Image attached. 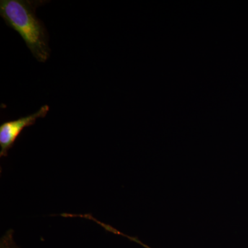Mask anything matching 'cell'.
<instances>
[{"instance_id": "1", "label": "cell", "mask_w": 248, "mask_h": 248, "mask_svg": "<svg viewBox=\"0 0 248 248\" xmlns=\"http://www.w3.org/2000/svg\"><path fill=\"white\" fill-rule=\"evenodd\" d=\"M42 0H1L0 16L8 27L22 37L37 61L45 63L50 57L49 37L45 24L36 15Z\"/></svg>"}, {"instance_id": "2", "label": "cell", "mask_w": 248, "mask_h": 248, "mask_svg": "<svg viewBox=\"0 0 248 248\" xmlns=\"http://www.w3.org/2000/svg\"><path fill=\"white\" fill-rule=\"evenodd\" d=\"M49 110V106L45 105L32 115L20 117L16 120L8 121L1 124L0 125V156L4 157L7 156L8 152L14 146L15 142L19 138L24 129L33 125L38 119L45 117Z\"/></svg>"}, {"instance_id": "3", "label": "cell", "mask_w": 248, "mask_h": 248, "mask_svg": "<svg viewBox=\"0 0 248 248\" xmlns=\"http://www.w3.org/2000/svg\"><path fill=\"white\" fill-rule=\"evenodd\" d=\"M0 248H19L14 239V231L10 230L1 237Z\"/></svg>"}]
</instances>
